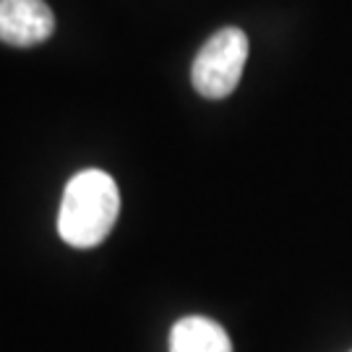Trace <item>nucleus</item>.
<instances>
[{
	"label": "nucleus",
	"mask_w": 352,
	"mask_h": 352,
	"mask_svg": "<svg viewBox=\"0 0 352 352\" xmlns=\"http://www.w3.org/2000/svg\"><path fill=\"white\" fill-rule=\"evenodd\" d=\"M170 352H232L227 331L206 316H186L170 331Z\"/></svg>",
	"instance_id": "nucleus-4"
},
{
	"label": "nucleus",
	"mask_w": 352,
	"mask_h": 352,
	"mask_svg": "<svg viewBox=\"0 0 352 352\" xmlns=\"http://www.w3.org/2000/svg\"><path fill=\"white\" fill-rule=\"evenodd\" d=\"M248 60V37L238 26H225L214 32L199 50L190 81L193 89L206 100H225L240 84V76Z\"/></svg>",
	"instance_id": "nucleus-2"
},
{
	"label": "nucleus",
	"mask_w": 352,
	"mask_h": 352,
	"mask_svg": "<svg viewBox=\"0 0 352 352\" xmlns=\"http://www.w3.org/2000/svg\"><path fill=\"white\" fill-rule=\"evenodd\" d=\"M120 214V190L102 170H84L68 180L58 214V232L74 248H94L110 235Z\"/></svg>",
	"instance_id": "nucleus-1"
},
{
	"label": "nucleus",
	"mask_w": 352,
	"mask_h": 352,
	"mask_svg": "<svg viewBox=\"0 0 352 352\" xmlns=\"http://www.w3.org/2000/svg\"><path fill=\"white\" fill-rule=\"evenodd\" d=\"M55 32V16L45 0H0V42L34 47Z\"/></svg>",
	"instance_id": "nucleus-3"
}]
</instances>
